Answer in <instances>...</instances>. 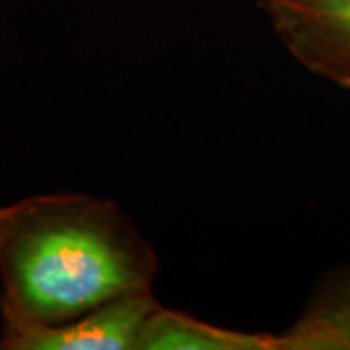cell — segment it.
I'll use <instances>...</instances> for the list:
<instances>
[{"label": "cell", "instance_id": "3", "mask_svg": "<svg viewBox=\"0 0 350 350\" xmlns=\"http://www.w3.org/2000/svg\"><path fill=\"white\" fill-rule=\"evenodd\" d=\"M160 304L152 292L105 301L47 327L0 329L2 350H137L144 323Z\"/></svg>", "mask_w": 350, "mask_h": 350}, {"label": "cell", "instance_id": "4", "mask_svg": "<svg viewBox=\"0 0 350 350\" xmlns=\"http://www.w3.org/2000/svg\"><path fill=\"white\" fill-rule=\"evenodd\" d=\"M137 350H288V345L284 333L218 327L158 306L140 331Z\"/></svg>", "mask_w": 350, "mask_h": 350}, {"label": "cell", "instance_id": "5", "mask_svg": "<svg viewBox=\"0 0 350 350\" xmlns=\"http://www.w3.org/2000/svg\"><path fill=\"white\" fill-rule=\"evenodd\" d=\"M284 337L288 350H350V265L327 278Z\"/></svg>", "mask_w": 350, "mask_h": 350}, {"label": "cell", "instance_id": "1", "mask_svg": "<svg viewBox=\"0 0 350 350\" xmlns=\"http://www.w3.org/2000/svg\"><path fill=\"white\" fill-rule=\"evenodd\" d=\"M158 255L119 204L82 193L0 206V329L59 325L152 292Z\"/></svg>", "mask_w": 350, "mask_h": 350}, {"label": "cell", "instance_id": "6", "mask_svg": "<svg viewBox=\"0 0 350 350\" xmlns=\"http://www.w3.org/2000/svg\"><path fill=\"white\" fill-rule=\"evenodd\" d=\"M262 2H271V0H259V4H262Z\"/></svg>", "mask_w": 350, "mask_h": 350}, {"label": "cell", "instance_id": "2", "mask_svg": "<svg viewBox=\"0 0 350 350\" xmlns=\"http://www.w3.org/2000/svg\"><path fill=\"white\" fill-rule=\"evenodd\" d=\"M261 8L301 66L350 90V0H271Z\"/></svg>", "mask_w": 350, "mask_h": 350}]
</instances>
